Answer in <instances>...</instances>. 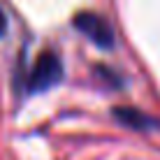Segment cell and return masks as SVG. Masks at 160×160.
Here are the masks:
<instances>
[{"mask_svg": "<svg viewBox=\"0 0 160 160\" xmlns=\"http://www.w3.org/2000/svg\"><path fill=\"white\" fill-rule=\"evenodd\" d=\"M72 23H74V28L79 30L81 35H86L88 40L95 44V47H100V49H112L114 42H116L109 21L104 19V16L95 14V12H79L74 16Z\"/></svg>", "mask_w": 160, "mask_h": 160, "instance_id": "obj_1", "label": "cell"}, {"mask_svg": "<svg viewBox=\"0 0 160 160\" xmlns=\"http://www.w3.org/2000/svg\"><path fill=\"white\" fill-rule=\"evenodd\" d=\"M63 79V63L56 53L44 51L40 58H37L35 68L30 72V91H47V88L56 86L58 81Z\"/></svg>", "mask_w": 160, "mask_h": 160, "instance_id": "obj_2", "label": "cell"}, {"mask_svg": "<svg viewBox=\"0 0 160 160\" xmlns=\"http://www.w3.org/2000/svg\"><path fill=\"white\" fill-rule=\"evenodd\" d=\"M114 118L121 121L125 128L132 130H148V128H156V121L151 116H146L144 112H139L137 107H116L114 109Z\"/></svg>", "mask_w": 160, "mask_h": 160, "instance_id": "obj_3", "label": "cell"}, {"mask_svg": "<svg viewBox=\"0 0 160 160\" xmlns=\"http://www.w3.org/2000/svg\"><path fill=\"white\" fill-rule=\"evenodd\" d=\"M7 32V16H5V12L0 9V37Z\"/></svg>", "mask_w": 160, "mask_h": 160, "instance_id": "obj_4", "label": "cell"}]
</instances>
